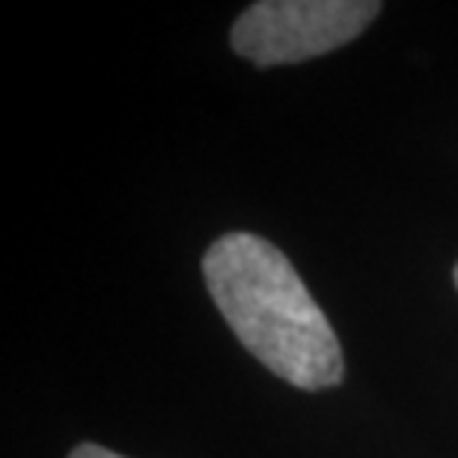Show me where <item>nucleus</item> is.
<instances>
[{"instance_id":"nucleus-2","label":"nucleus","mask_w":458,"mask_h":458,"mask_svg":"<svg viewBox=\"0 0 458 458\" xmlns=\"http://www.w3.org/2000/svg\"><path fill=\"white\" fill-rule=\"evenodd\" d=\"M381 13L375 0H259L235 18L229 42L253 66H286L354 42Z\"/></svg>"},{"instance_id":"nucleus-3","label":"nucleus","mask_w":458,"mask_h":458,"mask_svg":"<svg viewBox=\"0 0 458 458\" xmlns=\"http://www.w3.org/2000/svg\"><path fill=\"white\" fill-rule=\"evenodd\" d=\"M69 458H125V455H119V453L107 450V446H98V444H81L69 453Z\"/></svg>"},{"instance_id":"nucleus-1","label":"nucleus","mask_w":458,"mask_h":458,"mask_svg":"<svg viewBox=\"0 0 458 458\" xmlns=\"http://www.w3.org/2000/svg\"><path fill=\"white\" fill-rule=\"evenodd\" d=\"M203 280L229 331L277 378L301 390L336 387L340 336L286 253L253 233H226L203 256Z\"/></svg>"},{"instance_id":"nucleus-4","label":"nucleus","mask_w":458,"mask_h":458,"mask_svg":"<svg viewBox=\"0 0 458 458\" xmlns=\"http://www.w3.org/2000/svg\"><path fill=\"white\" fill-rule=\"evenodd\" d=\"M453 277H455V289H458V265H455V274H453Z\"/></svg>"}]
</instances>
